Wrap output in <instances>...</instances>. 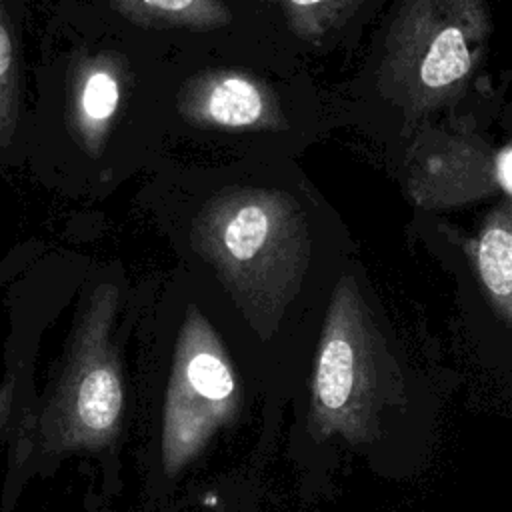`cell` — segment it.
Masks as SVG:
<instances>
[{"instance_id":"obj_1","label":"cell","mask_w":512,"mask_h":512,"mask_svg":"<svg viewBox=\"0 0 512 512\" xmlns=\"http://www.w3.org/2000/svg\"><path fill=\"white\" fill-rule=\"evenodd\" d=\"M486 34L482 0H404L386 36L384 86L416 110L436 106L468 80Z\"/></svg>"},{"instance_id":"obj_2","label":"cell","mask_w":512,"mask_h":512,"mask_svg":"<svg viewBox=\"0 0 512 512\" xmlns=\"http://www.w3.org/2000/svg\"><path fill=\"white\" fill-rule=\"evenodd\" d=\"M240 388L234 366L210 322L190 308L180 328L162 418L166 474L180 472L232 420Z\"/></svg>"},{"instance_id":"obj_3","label":"cell","mask_w":512,"mask_h":512,"mask_svg":"<svg viewBox=\"0 0 512 512\" xmlns=\"http://www.w3.org/2000/svg\"><path fill=\"white\" fill-rule=\"evenodd\" d=\"M116 302L110 284L96 288L46 416V434L56 448L108 442L124 408L120 364L108 332Z\"/></svg>"},{"instance_id":"obj_4","label":"cell","mask_w":512,"mask_h":512,"mask_svg":"<svg viewBox=\"0 0 512 512\" xmlns=\"http://www.w3.org/2000/svg\"><path fill=\"white\" fill-rule=\"evenodd\" d=\"M374 342L366 306L354 278H342L322 328L310 396V426L316 434L352 436L364 422Z\"/></svg>"},{"instance_id":"obj_5","label":"cell","mask_w":512,"mask_h":512,"mask_svg":"<svg viewBox=\"0 0 512 512\" xmlns=\"http://www.w3.org/2000/svg\"><path fill=\"white\" fill-rule=\"evenodd\" d=\"M202 246L236 280L294 270L302 256V220L290 198L262 190L220 196L202 214Z\"/></svg>"},{"instance_id":"obj_6","label":"cell","mask_w":512,"mask_h":512,"mask_svg":"<svg viewBox=\"0 0 512 512\" xmlns=\"http://www.w3.org/2000/svg\"><path fill=\"white\" fill-rule=\"evenodd\" d=\"M184 110L200 124L220 128H254L276 122L266 92L238 72H216L188 86Z\"/></svg>"},{"instance_id":"obj_7","label":"cell","mask_w":512,"mask_h":512,"mask_svg":"<svg viewBox=\"0 0 512 512\" xmlns=\"http://www.w3.org/2000/svg\"><path fill=\"white\" fill-rule=\"evenodd\" d=\"M474 258L484 290L512 324V202L490 212L476 238Z\"/></svg>"},{"instance_id":"obj_8","label":"cell","mask_w":512,"mask_h":512,"mask_svg":"<svg viewBox=\"0 0 512 512\" xmlns=\"http://www.w3.org/2000/svg\"><path fill=\"white\" fill-rule=\"evenodd\" d=\"M132 22L154 28L212 30L230 22L222 0H112Z\"/></svg>"},{"instance_id":"obj_9","label":"cell","mask_w":512,"mask_h":512,"mask_svg":"<svg viewBox=\"0 0 512 512\" xmlns=\"http://www.w3.org/2000/svg\"><path fill=\"white\" fill-rule=\"evenodd\" d=\"M18 114V64L10 20L0 0V136H12Z\"/></svg>"},{"instance_id":"obj_10","label":"cell","mask_w":512,"mask_h":512,"mask_svg":"<svg viewBox=\"0 0 512 512\" xmlns=\"http://www.w3.org/2000/svg\"><path fill=\"white\" fill-rule=\"evenodd\" d=\"M120 88L118 80L108 70H94L82 86L80 110L92 124H104L118 108Z\"/></svg>"},{"instance_id":"obj_11","label":"cell","mask_w":512,"mask_h":512,"mask_svg":"<svg viewBox=\"0 0 512 512\" xmlns=\"http://www.w3.org/2000/svg\"><path fill=\"white\" fill-rule=\"evenodd\" d=\"M290 20L302 30H320V24L336 18L354 0H284Z\"/></svg>"},{"instance_id":"obj_12","label":"cell","mask_w":512,"mask_h":512,"mask_svg":"<svg viewBox=\"0 0 512 512\" xmlns=\"http://www.w3.org/2000/svg\"><path fill=\"white\" fill-rule=\"evenodd\" d=\"M496 178L500 186L512 196V146L502 150L496 158Z\"/></svg>"}]
</instances>
